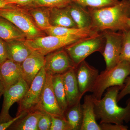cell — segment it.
<instances>
[{"label":"cell","mask_w":130,"mask_h":130,"mask_svg":"<svg viewBox=\"0 0 130 130\" xmlns=\"http://www.w3.org/2000/svg\"><path fill=\"white\" fill-rule=\"evenodd\" d=\"M91 26L97 31L110 30L122 32L129 30L126 21L130 18V0H122L113 6L101 8H89Z\"/></svg>","instance_id":"1"},{"label":"cell","mask_w":130,"mask_h":130,"mask_svg":"<svg viewBox=\"0 0 130 130\" xmlns=\"http://www.w3.org/2000/svg\"><path fill=\"white\" fill-rule=\"evenodd\" d=\"M122 87L116 86L107 89L104 97L100 100L93 99L96 119L100 123H109L122 125L130 121V98L125 107L118 105L117 97Z\"/></svg>","instance_id":"2"},{"label":"cell","mask_w":130,"mask_h":130,"mask_svg":"<svg viewBox=\"0 0 130 130\" xmlns=\"http://www.w3.org/2000/svg\"><path fill=\"white\" fill-rule=\"evenodd\" d=\"M26 9L12 5L0 8V16L7 19L25 35L26 39L44 36Z\"/></svg>","instance_id":"3"},{"label":"cell","mask_w":130,"mask_h":130,"mask_svg":"<svg viewBox=\"0 0 130 130\" xmlns=\"http://www.w3.org/2000/svg\"><path fill=\"white\" fill-rule=\"evenodd\" d=\"M130 74V64L125 61L119 62L115 67L106 70L99 74L92 93L93 97L100 100L107 89L112 86L123 87Z\"/></svg>","instance_id":"4"},{"label":"cell","mask_w":130,"mask_h":130,"mask_svg":"<svg viewBox=\"0 0 130 130\" xmlns=\"http://www.w3.org/2000/svg\"><path fill=\"white\" fill-rule=\"evenodd\" d=\"M83 39L84 38L75 36L48 35L47 36H43L32 39H26L25 43L31 51H36L45 56L51 52Z\"/></svg>","instance_id":"5"},{"label":"cell","mask_w":130,"mask_h":130,"mask_svg":"<svg viewBox=\"0 0 130 130\" xmlns=\"http://www.w3.org/2000/svg\"><path fill=\"white\" fill-rule=\"evenodd\" d=\"M103 34L84 38L63 48L67 51L76 67L96 51L102 53L105 42Z\"/></svg>","instance_id":"6"},{"label":"cell","mask_w":130,"mask_h":130,"mask_svg":"<svg viewBox=\"0 0 130 130\" xmlns=\"http://www.w3.org/2000/svg\"><path fill=\"white\" fill-rule=\"evenodd\" d=\"M46 73L44 66L32 81L23 97L18 102V110L16 115L24 112L28 113L38 109V107L46 79Z\"/></svg>","instance_id":"7"},{"label":"cell","mask_w":130,"mask_h":130,"mask_svg":"<svg viewBox=\"0 0 130 130\" xmlns=\"http://www.w3.org/2000/svg\"><path fill=\"white\" fill-rule=\"evenodd\" d=\"M105 44L102 53L106 64V70L115 66L119 61L123 40V33L104 31Z\"/></svg>","instance_id":"8"},{"label":"cell","mask_w":130,"mask_h":130,"mask_svg":"<svg viewBox=\"0 0 130 130\" xmlns=\"http://www.w3.org/2000/svg\"><path fill=\"white\" fill-rule=\"evenodd\" d=\"M29 85L23 78L5 89L3 93L4 100L2 109L0 113V123L12 119L9 114V109L12 105L19 102L28 91Z\"/></svg>","instance_id":"9"},{"label":"cell","mask_w":130,"mask_h":130,"mask_svg":"<svg viewBox=\"0 0 130 130\" xmlns=\"http://www.w3.org/2000/svg\"><path fill=\"white\" fill-rule=\"evenodd\" d=\"M46 72V79L38 109L51 116H64L54 93L52 81L53 75Z\"/></svg>","instance_id":"10"},{"label":"cell","mask_w":130,"mask_h":130,"mask_svg":"<svg viewBox=\"0 0 130 130\" xmlns=\"http://www.w3.org/2000/svg\"><path fill=\"white\" fill-rule=\"evenodd\" d=\"M44 68L46 71L53 75L62 74L76 68L69 54L64 48H61L45 56Z\"/></svg>","instance_id":"11"},{"label":"cell","mask_w":130,"mask_h":130,"mask_svg":"<svg viewBox=\"0 0 130 130\" xmlns=\"http://www.w3.org/2000/svg\"><path fill=\"white\" fill-rule=\"evenodd\" d=\"M75 71L81 95L83 96L88 92H92L99 74V71L85 60L75 68Z\"/></svg>","instance_id":"12"},{"label":"cell","mask_w":130,"mask_h":130,"mask_svg":"<svg viewBox=\"0 0 130 130\" xmlns=\"http://www.w3.org/2000/svg\"><path fill=\"white\" fill-rule=\"evenodd\" d=\"M45 56L36 51L31 53L21 64L22 78L29 87L32 81L45 65Z\"/></svg>","instance_id":"13"},{"label":"cell","mask_w":130,"mask_h":130,"mask_svg":"<svg viewBox=\"0 0 130 130\" xmlns=\"http://www.w3.org/2000/svg\"><path fill=\"white\" fill-rule=\"evenodd\" d=\"M75 68L62 74L66 98L68 107L80 102L82 96L79 92Z\"/></svg>","instance_id":"14"},{"label":"cell","mask_w":130,"mask_h":130,"mask_svg":"<svg viewBox=\"0 0 130 130\" xmlns=\"http://www.w3.org/2000/svg\"><path fill=\"white\" fill-rule=\"evenodd\" d=\"M0 77L5 89L16 84L23 78L21 64L8 59L0 64Z\"/></svg>","instance_id":"15"},{"label":"cell","mask_w":130,"mask_h":130,"mask_svg":"<svg viewBox=\"0 0 130 130\" xmlns=\"http://www.w3.org/2000/svg\"><path fill=\"white\" fill-rule=\"evenodd\" d=\"M93 96L86 95L82 104L83 121L81 130H101L96 121Z\"/></svg>","instance_id":"16"},{"label":"cell","mask_w":130,"mask_h":130,"mask_svg":"<svg viewBox=\"0 0 130 130\" xmlns=\"http://www.w3.org/2000/svg\"><path fill=\"white\" fill-rule=\"evenodd\" d=\"M48 35L54 36H75L83 38H88L100 35L92 27L79 28L52 26L45 30Z\"/></svg>","instance_id":"17"},{"label":"cell","mask_w":130,"mask_h":130,"mask_svg":"<svg viewBox=\"0 0 130 130\" xmlns=\"http://www.w3.org/2000/svg\"><path fill=\"white\" fill-rule=\"evenodd\" d=\"M25 41L14 40L6 42L8 59L22 64L32 52L26 46Z\"/></svg>","instance_id":"18"},{"label":"cell","mask_w":130,"mask_h":130,"mask_svg":"<svg viewBox=\"0 0 130 130\" xmlns=\"http://www.w3.org/2000/svg\"><path fill=\"white\" fill-rule=\"evenodd\" d=\"M66 7L78 28L92 27V19L90 13L85 7L73 2Z\"/></svg>","instance_id":"19"},{"label":"cell","mask_w":130,"mask_h":130,"mask_svg":"<svg viewBox=\"0 0 130 130\" xmlns=\"http://www.w3.org/2000/svg\"><path fill=\"white\" fill-rule=\"evenodd\" d=\"M50 21L52 26L78 28L66 7L50 8Z\"/></svg>","instance_id":"20"},{"label":"cell","mask_w":130,"mask_h":130,"mask_svg":"<svg viewBox=\"0 0 130 130\" xmlns=\"http://www.w3.org/2000/svg\"><path fill=\"white\" fill-rule=\"evenodd\" d=\"M0 38L6 42L25 41L26 37L18 28L7 19L0 16Z\"/></svg>","instance_id":"21"},{"label":"cell","mask_w":130,"mask_h":130,"mask_svg":"<svg viewBox=\"0 0 130 130\" xmlns=\"http://www.w3.org/2000/svg\"><path fill=\"white\" fill-rule=\"evenodd\" d=\"M43 113L39 109L29 112L25 116L13 123L9 128V129L38 130V121Z\"/></svg>","instance_id":"22"},{"label":"cell","mask_w":130,"mask_h":130,"mask_svg":"<svg viewBox=\"0 0 130 130\" xmlns=\"http://www.w3.org/2000/svg\"><path fill=\"white\" fill-rule=\"evenodd\" d=\"M64 116L71 126L72 130H81L83 121L82 105L80 102L68 107Z\"/></svg>","instance_id":"23"},{"label":"cell","mask_w":130,"mask_h":130,"mask_svg":"<svg viewBox=\"0 0 130 130\" xmlns=\"http://www.w3.org/2000/svg\"><path fill=\"white\" fill-rule=\"evenodd\" d=\"M29 12L36 25L41 30L45 31L52 26L50 21L49 8L33 7Z\"/></svg>","instance_id":"24"},{"label":"cell","mask_w":130,"mask_h":130,"mask_svg":"<svg viewBox=\"0 0 130 130\" xmlns=\"http://www.w3.org/2000/svg\"><path fill=\"white\" fill-rule=\"evenodd\" d=\"M52 81L54 93L58 105L64 113L68 108V105L66 98L62 74L53 75Z\"/></svg>","instance_id":"25"},{"label":"cell","mask_w":130,"mask_h":130,"mask_svg":"<svg viewBox=\"0 0 130 130\" xmlns=\"http://www.w3.org/2000/svg\"><path fill=\"white\" fill-rule=\"evenodd\" d=\"M72 2L85 8H101L116 5L119 1L118 0H73Z\"/></svg>","instance_id":"26"},{"label":"cell","mask_w":130,"mask_h":130,"mask_svg":"<svg viewBox=\"0 0 130 130\" xmlns=\"http://www.w3.org/2000/svg\"><path fill=\"white\" fill-rule=\"evenodd\" d=\"M72 1L73 0H34L30 7H63Z\"/></svg>","instance_id":"27"},{"label":"cell","mask_w":130,"mask_h":130,"mask_svg":"<svg viewBox=\"0 0 130 130\" xmlns=\"http://www.w3.org/2000/svg\"><path fill=\"white\" fill-rule=\"evenodd\" d=\"M122 32L123 43L119 62L125 61L130 64V29Z\"/></svg>","instance_id":"28"},{"label":"cell","mask_w":130,"mask_h":130,"mask_svg":"<svg viewBox=\"0 0 130 130\" xmlns=\"http://www.w3.org/2000/svg\"><path fill=\"white\" fill-rule=\"evenodd\" d=\"M51 120L50 130H72L64 116H51Z\"/></svg>","instance_id":"29"},{"label":"cell","mask_w":130,"mask_h":130,"mask_svg":"<svg viewBox=\"0 0 130 130\" xmlns=\"http://www.w3.org/2000/svg\"><path fill=\"white\" fill-rule=\"evenodd\" d=\"M51 116L48 114L43 112L38 124V130H50L51 125Z\"/></svg>","instance_id":"30"},{"label":"cell","mask_w":130,"mask_h":130,"mask_svg":"<svg viewBox=\"0 0 130 130\" xmlns=\"http://www.w3.org/2000/svg\"><path fill=\"white\" fill-rule=\"evenodd\" d=\"M128 94H130V74L126 79L124 85L119 92L117 97L118 102Z\"/></svg>","instance_id":"31"},{"label":"cell","mask_w":130,"mask_h":130,"mask_svg":"<svg viewBox=\"0 0 130 130\" xmlns=\"http://www.w3.org/2000/svg\"><path fill=\"white\" fill-rule=\"evenodd\" d=\"M100 125L101 130H127L128 126L122 125L112 124L111 123H100Z\"/></svg>","instance_id":"32"},{"label":"cell","mask_w":130,"mask_h":130,"mask_svg":"<svg viewBox=\"0 0 130 130\" xmlns=\"http://www.w3.org/2000/svg\"><path fill=\"white\" fill-rule=\"evenodd\" d=\"M34 0H6V5H12L20 7H29Z\"/></svg>","instance_id":"33"},{"label":"cell","mask_w":130,"mask_h":130,"mask_svg":"<svg viewBox=\"0 0 130 130\" xmlns=\"http://www.w3.org/2000/svg\"><path fill=\"white\" fill-rule=\"evenodd\" d=\"M27 113L24 112L21 113L18 115H16V117L14 118H12L6 122L0 123V130H5L9 128L16 121L25 116Z\"/></svg>","instance_id":"34"},{"label":"cell","mask_w":130,"mask_h":130,"mask_svg":"<svg viewBox=\"0 0 130 130\" xmlns=\"http://www.w3.org/2000/svg\"><path fill=\"white\" fill-rule=\"evenodd\" d=\"M7 59L6 42L0 38V64Z\"/></svg>","instance_id":"35"},{"label":"cell","mask_w":130,"mask_h":130,"mask_svg":"<svg viewBox=\"0 0 130 130\" xmlns=\"http://www.w3.org/2000/svg\"><path fill=\"white\" fill-rule=\"evenodd\" d=\"M5 90V86L2 81L0 79V97L3 94Z\"/></svg>","instance_id":"36"},{"label":"cell","mask_w":130,"mask_h":130,"mask_svg":"<svg viewBox=\"0 0 130 130\" xmlns=\"http://www.w3.org/2000/svg\"><path fill=\"white\" fill-rule=\"evenodd\" d=\"M6 6V0H0V8L5 7Z\"/></svg>","instance_id":"37"},{"label":"cell","mask_w":130,"mask_h":130,"mask_svg":"<svg viewBox=\"0 0 130 130\" xmlns=\"http://www.w3.org/2000/svg\"><path fill=\"white\" fill-rule=\"evenodd\" d=\"M126 24L130 29V18L127 19L126 21Z\"/></svg>","instance_id":"38"},{"label":"cell","mask_w":130,"mask_h":130,"mask_svg":"<svg viewBox=\"0 0 130 130\" xmlns=\"http://www.w3.org/2000/svg\"><path fill=\"white\" fill-rule=\"evenodd\" d=\"M0 79H1V77H0Z\"/></svg>","instance_id":"39"}]
</instances>
